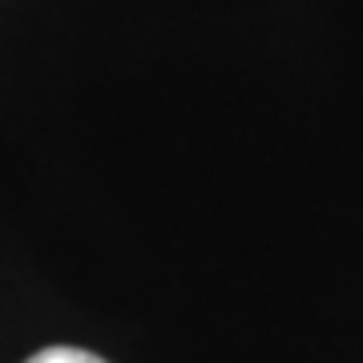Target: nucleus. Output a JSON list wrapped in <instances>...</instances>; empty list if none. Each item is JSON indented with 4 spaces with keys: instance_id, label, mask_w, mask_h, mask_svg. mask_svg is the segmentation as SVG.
Segmentation results:
<instances>
[{
    "instance_id": "obj_1",
    "label": "nucleus",
    "mask_w": 363,
    "mask_h": 363,
    "mask_svg": "<svg viewBox=\"0 0 363 363\" xmlns=\"http://www.w3.org/2000/svg\"><path fill=\"white\" fill-rule=\"evenodd\" d=\"M28 363H105V359L93 355V351H85V347H45Z\"/></svg>"
}]
</instances>
